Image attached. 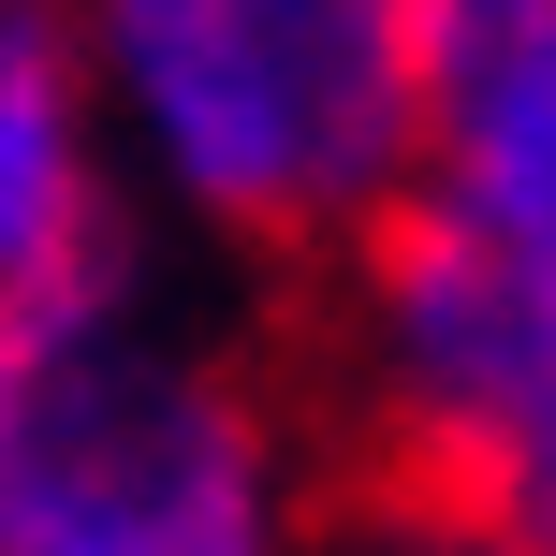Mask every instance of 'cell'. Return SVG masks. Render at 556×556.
<instances>
[{"instance_id":"5","label":"cell","mask_w":556,"mask_h":556,"mask_svg":"<svg viewBox=\"0 0 556 556\" xmlns=\"http://www.w3.org/2000/svg\"><path fill=\"white\" fill-rule=\"evenodd\" d=\"M103 88H88L74 0H0V293L117 264V162H103Z\"/></svg>"},{"instance_id":"6","label":"cell","mask_w":556,"mask_h":556,"mask_svg":"<svg viewBox=\"0 0 556 556\" xmlns=\"http://www.w3.org/2000/svg\"><path fill=\"white\" fill-rule=\"evenodd\" d=\"M307 556H498L483 528H454V513H425V498H395V483H366L352 498V528L337 542H307Z\"/></svg>"},{"instance_id":"1","label":"cell","mask_w":556,"mask_h":556,"mask_svg":"<svg viewBox=\"0 0 556 556\" xmlns=\"http://www.w3.org/2000/svg\"><path fill=\"white\" fill-rule=\"evenodd\" d=\"M0 556H307L278 410L162 337L132 250L0 293Z\"/></svg>"},{"instance_id":"2","label":"cell","mask_w":556,"mask_h":556,"mask_svg":"<svg viewBox=\"0 0 556 556\" xmlns=\"http://www.w3.org/2000/svg\"><path fill=\"white\" fill-rule=\"evenodd\" d=\"M74 45L205 235L307 250L410 191V0H74Z\"/></svg>"},{"instance_id":"3","label":"cell","mask_w":556,"mask_h":556,"mask_svg":"<svg viewBox=\"0 0 556 556\" xmlns=\"http://www.w3.org/2000/svg\"><path fill=\"white\" fill-rule=\"evenodd\" d=\"M352 410L395 498L556 556V278L395 191L352 235Z\"/></svg>"},{"instance_id":"4","label":"cell","mask_w":556,"mask_h":556,"mask_svg":"<svg viewBox=\"0 0 556 556\" xmlns=\"http://www.w3.org/2000/svg\"><path fill=\"white\" fill-rule=\"evenodd\" d=\"M410 191L556 278V0H410Z\"/></svg>"}]
</instances>
